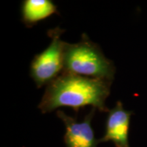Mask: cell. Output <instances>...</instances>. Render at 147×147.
Returning a JSON list of instances; mask_svg holds the SVG:
<instances>
[{"mask_svg":"<svg viewBox=\"0 0 147 147\" xmlns=\"http://www.w3.org/2000/svg\"><path fill=\"white\" fill-rule=\"evenodd\" d=\"M111 84L106 80L62 72L47 86L38 108L42 113H49L60 107H68L77 113L90 105L107 113L106 101Z\"/></svg>","mask_w":147,"mask_h":147,"instance_id":"6da1fadb","label":"cell"},{"mask_svg":"<svg viewBox=\"0 0 147 147\" xmlns=\"http://www.w3.org/2000/svg\"><path fill=\"white\" fill-rule=\"evenodd\" d=\"M63 72L113 82L115 67L101 48L82 34L77 43L65 42Z\"/></svg>","mask_w":147,"mask_h":147,"instance_id":"7a4b0ae2","label":"cell"},{"mask_svg":"<svg viewBox=\"0 0 147 147\" xmlns=\"http://www.w3.org/2000/svg\"><path fill=\"white\" fill-rule=\"evenodd\" d=\"M63 29L56 27L48 32L51 42L47 49L34 56L30 65V76L36 87L48 85L63 72L65 42L61 39Z\"/></svg>","mask_w":147,"mask_h":147,"instance_id":"3957f363","label":"cell"},{"mask_svg":"<svg viewBox=\"0 0 147 147\" xmlns=\"http://www.w3.org/2000/svg\"><path fill=\"white\" fill-rule=\"evenodd\" d=\"M96 108H92L82 122L67 115L61 110L57 111V116L63 122L65 126L64 142L66 147H97L99 139L95 138L91 127V121Z\"/></svg>","mask_w":147,"mask_h":147,"instance_id":"277c9868","label":"cell"},{"mask_svg":"<svg viewBox=\"0 0 147 147\" xmlns=\"http://www.w3.org/2000/svg\"><path fill=\"white\" fill-rule=\"evenodd\" d=\"M108 113L105 133L99 139V142L111 141L115 147H129L128 134L132 113L125 110L120 101Z\"/></svg>","mask_w":147,"mask_h":147,"instance_id":"5b68a950","label":"cell"},{"mask_svg":"<svg viewBox=\"0 0 147 147\" xmlns=\"http://www.w3.org/2000/svg\"><path fill=\"white\" fill-rule=\"evenodd\" d=\"M58 13L57 7L51 0H25L22 3V21L29 27Z\"/></svg>","mask_w":147,"mask_h":147,"instance_id":"8992f818","label":"cell"}]
</instances>
